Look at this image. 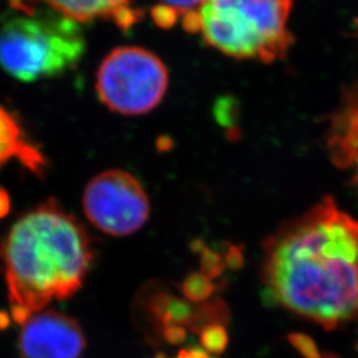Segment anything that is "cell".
<instances>
[{
    "instance_id": "obj_1",
    "label": "cell",
    "mask_w": 358,
    "mask_h": 358,
    "mask_svg": "<svg viewBox=\"0 0 358 358\" xmlns=\"http://www.w3.org/2000/svg\"><path fill=\"white\" fill-rule=\"evenodd\" d=\"M272 300L332 331L358 315V220L325 196L264 242Z\"/></svg>"
},
{
    "instance_id": "obj_2",
    "label": "cell",
    "mask_w": 358,
    "mask_h": 358,
    "mask_svg": "<svg viewBox=\"0 0 358 358\" xmlns=\"http://www.w3.org/2000/svg\"><path fill=\"white\" fill-rule=\"evenodd\" d=\"M11 304L41 312L83 287L92 264L90 235L53 199L13 226L0 247Z\"/></svg>"
},
{
    "instance_id": "obj_3",
    "label": "cell",
    "mask_w": 358,
    "mask_h": 358,
    "mask_svg": "<svg viewBox=\"0 0 358 358\" xmlns=\"http://www.w3.org/2000/svg\"><path fill=\"white\" fill-rule=\"evenodd\" d=\"M80 23L41 6L31 13H8L0 27V66L31 83L76 68L85 53Z\"/></svg>"
},
{
    "instance_id": "obj_4",
    "label": "cell",
    "mask_w": 358,
    "mask_h": 358,
    "mask_svg": "<svg viewBox=\"0 0 358 358\" xmlns=\"http://www.w3.org/2000/svg\"><path fill=\"white\" fill-rule=\"evenodd\" d=\"M294 0H206L199 8L207 45L238 60L273 63L294 45L288 20Z\"/></svg>"
},
{
    "instance_id": "obj_5",
    "label": "cell",
    "mask_w": 358,
    "mask_h": 358,
    "mask_svg": "<svg viewBox=\"0 0 358 358\" xmlns=\"http://www.w3.org/2000/svg\"><path fill=\"white\" fill-rule=\"evenodd\" d=\"M169 72L153 52L141 47H120L99 66L96 90L101 103L124 115L149 113L162 101Z\"/></svg>"
},
{
    "instance_id": "obj_6",
    "label": "cell",
    "mask_w": 358,
    "mask_h": 358,
    "mask_svg": "<svg viewBox=\"0 0 358 358\" xmlns=\"http://www.w3.org/2000/svg\"><path fill=\"white\" fill-rule=\"evenodd\" d=\"M90 223L112 236H128L142 229L150 202L140 180L124 170H106L90 179L83 195Z\"/></svg>"
},
{
    "instance_id": "obj_7",
    "label": "cell",
    "mask_w": 358,
    "mask_h": 358,
    "mask_svg": "<svg viewBox=\"0 0 358 358\" xmlns=\"http://www.w3.org/2000/svg\"><path fill=\"white\" fill-rule=\"evenodd\" d=\"M87 340L73 317L56 310L32 316L19 337L22 358H80Z\"/></svg>"
},
{
    "instance_id": "obj_8",
    "label": "cell",
    "mask_w": 358,
    "mask_h": 358,
    "mask_svg": "<svg viewBox=\"0 0 358 358\" xmlns=\"http://www.w3.org/2000/svg\"><path fill=\"white\" fill-rule=\"evenodd\" d=\"M16 158L36 176H43L47 161L38 148L27 141L24 131L7 109L0 106V166Z\"/></svg>"
},
{
    "instance_id": "obj_9",
    "label": "cell",
    "mask_w": 358,
    "mask_h": 358,
    "mask_svg": "<svg viewBox=\"0 0 358 358\" xmlns=\"http://www.w3.org/2000/svg\"><path fill=\"white\" fill-rule=\"evenodd\" d=\"M40 6L48 7L78 23L96 19L113 20L130 8L131 0H36Z\"/></svg>"
},
{
    "instance_id": "obj_10",
    "label": "cell",
    "mask_w": 358,
    "mask_h": 358,
    "mask_svg": "<svg viewBox=\"0 0 358 358\" xmlns=\"http://www.w3.org/2000/svg\"><path fill=\"white\" fill-rule=\"evenodd\" d=\"M146 309L161 331L169 325H182L192 329L195 308L189 301L159 291L149 297Z\"/></svg>"
},
{
    "instance_id": "obj_11",
    "label": "cell",
    "mask_w": 358,
    "mask_h": 358,
    "mask_svg": "<svg viewBox=\"0 0 358 358\" xmlns=\"http://www.w3.org/2000/svg\"><path fill=\"white\" fill-rule=\"evenodd\" d=\"M180 289L189 303L202 304L211 297L215 287L211 278H208L203 272H195L183 280Z\"/></svg>"
},
{
    "instance_id": "obj_12",
    "label": "cell",
    "mask_w": 358,
    "mask_h": 358,
    "mask_svg": "<svg viewBox=\"0 0 358 358\" xmlns=\"http://www.w3.org/2000/svg\"><path fill=\"white\" fill-rule=\"evenodd\" d=\"M201 344L207 353L222 355L229 346V333L222 324H210L199 332Z\"/></svg>"
},
{
    "instance_id": "obj_13",
    "label": "cell",
    "mask_w": 358,
    "mask_h": 358,
    "mask_svg": "<svg viewBox=\"0 0 358 358\" xmlns=\"http://www.w3.org/2000/svg\"><path fill=\"white\" fill-rule=\"evenodd\" d=\"M291 345L304 358H324L317 344L304 333H291L288 336Z\"/></svg>"
},
{
    "instance_id": "obj_14",
    "label": "cell",
    "mask_w": 358,
    "mask_h": 358,
    "mask_svg": "<svg viewBox=\"0 0 358 358\" xmlns=\"http://www.w3.org/2000/svg\"><path fill=\"white\" fill-rule=\"evenodd\" d=\"M224 260L215 251L203 247L201 250V268L208 278H217L224 268Z\"/></svg>"
},
{
    "instance_id": "obj_15",
    "label": "cell",
    "mask_w": 358,
    "mask_h": 358,
    "mask_svg": "<svg viewBox=\"0 0 358 358\" xmlns=\"http://www.w3.org/2000/svg\"><path fill=\"white\" fill-rule=\"evenodd\" d=\"M178 16V13L176 10H173L171 7H167L165 4L157 6L152 10L154 23L161 28H171L176 26Z\"/></svg>"
},
{
    "instance_id": "obj_16",
    "label": "cell",
    "mask_w": 358,
    "mask_h": 358,
    "mask_svg": "<svg viewBox=\"0 0 358 358\" xmlns=\"http://www.w3.org/2000/svg\"><path fill=\"white\" fill-rule=\"evenodd\" d=\"M167 7L176 10L178 15H186L192 11H199L206 0H161Z\"/></svg>"
},
{
    "instance_id": "obj_17",
    "label": "cell",
    "mask_w": 358,
    "mask_h": 358,
    "mask_svg": "<svg viewBox=\"0 0 358 358\" xmlns=\"http://www.w3.org/2000/svg\"><path fill=\"white\" fill-rule=\"evenodd\" d=\"M162 338L170 345H179L187 338V329L182 325H169L161 331Z\"/></svg>"
},
{
    "instance_id": "obj_18",
    "label": "cell",
    "mask_w": 358,
    "mask_h": 358,
    "mask_svg": "<svg viewBox=\"0 0 358 358\" xmlns=\"http://www.w3.org/2000/svg\"><path fill=\"white\" fill-rule=\"evenodd\" d=\"M234 101L231 99L227 100H220L215 108V115H217V122L222 125H231V122L235 118V108H234Z\"/></svg>"
},
{
    "instance_id": "obj_19",
    "label": "cell",
    "mask_w": 358,
    "mask_h": 358,
    "mask_svg": "<svg viewBox=\"0 0 358 358\" xmlns=\"http://www.w3.org/2000/svg\"><path fill=\"white\" fill-rule=\"evenodd\" d=\"M11 319H13L17 325H26L29 319L32 317V312L28 308L23 306H11V313H10Z\"/></svg>"
},
{
    "instance_id": "obj_20",
    "label": "cell",
    "mask_w": 358,
    "mask_h": 358,
    "mask_svg": "<svg viewBox=\"0 0 358 358\" xmlns=\"http://www.w3.org/2000/svg\"><path fill=\"white\" fill-rule=\"evenodd\" d=\"M226 264H229L232 268H239L242 266L243 262V256H242V251L236 247H231L229 250V254L224 259Z\"/></svg>"
},
{
    "instance_id": "obj_21",
    "label": "cell",
    "mask_w": 358,
    "mask_h": 358,
    "mask_svg": "<svg viewBox=\"0 0 358 358\" xmlns=\"http://www.w3.org/2000/svg\"><path fill=\"white\" fill-rule=\"evenodd\" d=\"M176 358H211L208 353L199 348H190V349H182Z\"/></svg>"
},
{
    "instance_id": "obj_22",
    "label": "cell",
    "mask_w": 358,
    "mask_h": 358,
    "mask_svg": "<svg viewBox=\"0 0 358 358\" xmlns=\"http://www.w3.org/2000/svg\"><path fill=\"white\" fill-rule=\"evenodd\" d=\"M11 208V199L8 192L0 187V219L6 217Z\"/></svg>"
},
{
    "instance_id": "obj_23",
    "label": "cell",
    "mask_w": 358,
    "mask_h": 358,
    "mask_svg": "<svg viewBox=\"0 0 358 358\" xmlns=\"http://www.w3.org/2000/svg\"><path fill=\"white\" fill-rule=\"evenodd\" d=\"M10 322H11V316L7 315L6 312H0V331L8 328Z\"/></svg>"
},
{
    "instance_id": "obj_24",
    "label": "cell",
    "mask_w": 358,
    "mask_h": 358,
    "mask_svg": "<svg viewBox=\"0 0 358 358\" xmlns=\"http://www.w3.org/2000/svg\"><path fill=\"white\" fill-rule=\"evenodd\" d=\"M153 358H169L166 355H164V353H158V355H155Z\"/></svg>"
},
{
    "instance_id": "obj_25",
    "label": "cell",
    "mask_w": 358,
    "mask_h": 358,
    "mask_svg": "<svg viewBox=\"0 0 358 358\" xmlns=\"http://www.w3.org/2000/svg\"><path fill=\"white\" fill-rule=\"evenodd\" d=\"M357 164H358V155H357ZM358 166V165H357ZM356 182H357V185H358V171H357V177H356Z\"/></svg>"
}]
</instances>
